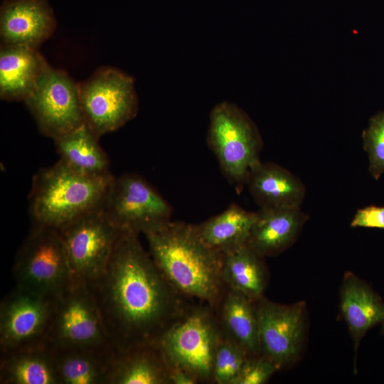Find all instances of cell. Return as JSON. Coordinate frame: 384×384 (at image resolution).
<instances>
[{
	"mask_svg": "<svg viewBox=\"0 0 384 384\" xmlns=\"http://www.w3.org/2000/svg\"><path fill=\"white\" fill-rule=\"evenodd\" d=\"M98 137L84 122L54 139L60 160L74 170L92 176L110 174L109 160L100 146Z\"/></svg>",
	"mask_w": 384,
	"mask_h": 384,
	"instance_id": "obj_24",
	"label": "cell"
},
{
	"mask_svg": "<svg viewBox=\"0 0 384 384\" xmlns=\"http://www.w3.org/2000/svg\"><path fill=\"white\" fill-rule=\"evenodd\" d=\"M1 384H60L53 351L45 344L1 354Z\"/></svg>",
	"mask_w": 384,
	"mask_h": 384,
	"instance_id": "obj_21",
	"label": "cell"
},
{
	"mask_svg": "<svg viewBox=\"0 0 384 384\" xmlns=\"http://www.w3.org/2000/svg\"><path fill=\"white\" fill-rule=\"evenodd\" d=\"M255 303L261 354L269 358L278 370L291 364L299 356L303 343L305 303L282 305L264 297Z\"/></svg>",
	"mask_w": 384,
	"mask_h": 384,
	"instance_id": "obj_13",
	"label": "cell"
},
{
	"mask_svg": "<svg viewBox=\"0 0 384 384\" xmlns=\"http://www.w3.org/2000/svg\"><path fill=\"white\" fill-rule=\"evenodd\" d=\"M351 226L384 230V207L368 206L358 208L351 222Z\"/></svg>",
	"mask_w": 384,
	"mask_h": 384,
	"instance_id": "obj_29",
	"label": "cell"
},
{
	"mask_svg": "<svg viewBox=\"0 0 384 384\" xmlns=\"http://www.w3.org/2000/svg\"><path fill=\"white\" fill-rule=\"evenodd\" d=\"M47 64L36 49L2 44L0 50V96L25 100Z\"/></svg>",
	"mask_w": 384,
	"mask_h": 384,
	"instance_id": "obj_20",
	"label": "cell"
},
{
	"mask_svg": "<svg viewBox=\"0 0 384 384\" xmlns=\"http://www.w3.org/2000/svg\"><path fill=\"white\" fill-rule=\"evenodd\" d=\"M307 218L301 206L260 208L246 245L262 257L277 255L294 243Z\"/></svg>",
	"mask_w": 384,
	"mask_h": 384,
	"instance_id": "obj_15",
	"label": "cell"
},
{
	"mask_svg": "<svg viewBox=\"0 0 384 384\" xmlns=\"http://www.w3.org/2000/svg\"><path fill=\"white\" fill-rule=\"evenodd\" d=\"M112 174L92 176L78 172L62 160L39 170L29 196L34 226L61 230L102 206Z\"/></svg>",
	"mask_w": 384,
	"mask_h": 384,
	"instance_id": "obj_3",
	"label": "cell"
},
{
	"mask_svg": "<svg viewBox=\"0 0 384 384\" xmlns=\"http://www.w3.org/2000/svg\"><path fill=\"white\" fill-rule=\"evenodd\" d=\"M79 93L84 121L98 137L120 128L138 111L134 79L114 68L98 69L79 84Z\"/></svg>",
	"mask_w": 384,
	"mask_h": 384,
	"instance_id": "obj_9",
	"label": "cell"
},
{
	"mask_svg": "<svg viewBox=\"0 0 384 384\" xmlns=\"http://www.w3.org/2000/svg\"><path fill=\"white\" fill-rule=\"evenodd\" d=\"M255 215L256 212L232 204L193 228L205 245L223 255L246 244Z\"/></svg>",
	"mask_w": 384,
	"mask_h": 384,
	"instance_id": "obj_23",
	"label": "cell"
},
{
	"mask_svg": "<svg viewBox=\"0 0 384 384\" xmlns=\"http://www.w3.org/2000/svg\"><path fill=\"white\" fill-rule=\"evenodd\" d=\"M122 231L102 207L60 230L72 284H89L102 275Z\"/></svg>",
	"mask_w": 384,
	"mask_h": 384,
	"instance_id": "obj_8",
	"label": "cell"
},
{
	"mask_svg": "<svg viewBox=\"0 0 384 384\" xmlns=\"http://www.w3.org/2000/svg\"><path fill=\"white\" fill-rule=\"evenodd\" d=\"M102 210L122 230L145 234L171 220L169 203L146 181L136 174L114 177Z\"/></svg>",
	"mask_w": 384,
	"mask_h": 384,
	"instance_id": "obj_10",
	"label": "cell"
},
{
	"mask_svg": "<svg viewBox=\"0 0 384 384\" xmlns=\"http://www.w3.org/2000/svg\"><path fill=\"white\" fill-rule=\"evenodd\" d=\"M262 258L246 244L223 254L221 277L225 286L253 302L264 297L267 277Z\"/></svg>",
	"mask_w": 384,
	"mask_h": 384,
	"instance_id": "obj_25",
	"label": "cell"
},
{
	"mask_svg": "<svg viewBox=\"0 0 384 384\" xmlns=\"http://www.w3.org/2000/svg\"><path fill=\"white\" fill-rule=\"evenodd\" d=\"M24 101L41 132L53 139L85 122L79 84L65 71L53 68L48 63Z\"/></svg>",
	"mask_w": 384,
	"mask_h": 384,
	"instance_id": "obj_11",
	"label": "cell"
},
{
	"mask_svg": "<svg viewBox=\"0 0 384 384\" xmlns=\"http://www.w3.org/2000/svg\"><path fill=\"white\" fill-rule=\"evenodd\" d=\"M221 334L215 309L193 302L155 345L169 368L188 371L198 383H213L214 356Z\"/></svg>",
	"mask_w": 384,
	"mask_h": 384,
	"instance_id": "obj_4",
	"label": "cell"
},
{
	"mask_svg": "<svg viewBox=\"0 0 384 384\" xmlns=\"http://www.w3.org/2000/svg\"><path fill=\"white\" fill-rule=\"evenodd\" d=\"M170 384H196L197 379L188 371L176 368H169Z\"/></svg>",
	"mask_w": 384,
	"mask_h": 384,
	"instance_id": "obj_30",
	"label": "cell"
},
{
	"mask_svg": "<svg viewBox=\"0 0 384 384\" xmlns=\"http://www.w3.org/2000/svg\"><path fill=\"white\" fill-rule=\"evenodd\" d=\"M222 333L249 356L261 354L259 321L255 302L226 287L215 309Z\"/></svg>",
	"mask_w": 384,
	"mask_h": 384,
	"instance_id": "obj_18",
	"label": "cell"
},
{
	"mask_svg": "<svg viewBox=\"0 0 384 384\" xmlns=\"http://www.w3.org/2000/svg\"><path fill=\"white\" fill-rule=\"evenodd\" d=\"M207 142L222 173L240 192L251 168L260 161L262 139L256 124L237 105L223 101L210 112Z\"/></svg>",
	"mask_w": 384,
	"mask_h": 384,
	"instance_id": "obj_5",
	"label": "cell"
},
{
	"mask_svg": "<svg viewBox=\"0 0 384 384\" xmlns=\"http://www.w3.org/2000/svg\"><path fill=\"white\" fill-rule=\"evenodd\" d=\"M382 324H383V325H382V329H381V330H382V334H384V320H383V321L382 322Z\"/></svg>",
	"mask_w": 384,
	"mask_h": 384,
	"instance_id": "obj_31",
	"label": "cell"
},
{
	"mask_svg": "<svg viewBox=\"0 0 384 384\" xmlns=\"http://www.w3.org/2000/svg\"><path fill=\"white\" fill-rule=\"evenodd\" d=\"M112 348L155 344L193 302L165 279L139 234L123 230L101 276L87 284Z\"/></svg>",
	"mask_w": 384,
	"mask_h": 384,
	"instance_id": "obj_1",
	"label": "cell"
},
{
	"mask_svg": "<svg viewBox=\"0 0 384 384\" xmlns=\"http://www.w3.org/2000/svg\"><path fill=\"white\" fill-rule=\"evenodd\" d=\"M149 254L168 282L191 302L215 309L225 292L223 255L205 245L193 225L169 221L144 234Z\"/></svg>",
	"mask_w": 384,
	"mask_h": 384,
	"instance_id": "obj_2",
	"label": "cell"
},
{
	"mask_svg": "<svg viewBox=\"0 0 384 384\" xmlns=\"http://www.w3.org/2000/svg\"><path fill=\"white\" fill-rule=\"evenodd\" d=\"M114 351L112 346L53 351L60 384H108Z\"/></svg>",
	"mask_w": 384,
	"mask_h": 384,
	"instance_id": "obj_22",
	"label": "cell"
},
{
	"mask_svg": "<svg viewBox=\"0 0 384 384\" xmlns=\"http://www.w3.org/2000/svg\"><path fill=\"white\" fill-rule=\"evenodd\" d=\"M44 344L53 351L112 346L87 284H71L55 299Z\"/></svg>",
	"mask_w": 384,
	"mask_h": 384,
	"instance_id": "obj_7",
	"label": "cell"
},
{
	"mask_svg": "<svg viewBox=\"0 0 384 384\" xmlns=\"http://www.w3.org/2000/svg\"><path fill=\"white\" fill-rule=\"evenodd\" d=\"M340 309L354 343L355 360L366 332L384 320V303L363 281L351 272L345 274Z\"/></svg>",
	"mask_w": 384,
	"mask_h": 384,
	"instance_id": "obj_17",
	"label": "cell"
},
{
	"mask_svg": "<svg viewBox=\"0 0 384 384\" xmlns=\"http://www.w3.org/2000/svg\"><path fill=\"white\" fill-rule=\"evenodd\" d=\"M55 299L15 285L0 304V352L44 344Z\"/></svg>",
	"mask_w": 384,
	"mask_h": 384,
	"instance_id": "obj_12",
	"label": "cell"
},
{
	"mask_svg": "<svg viewBox=\"0 0 384 384\" xmlns=\"http://www.w3.org/2000/svg\"><path fill=\"white\" fill-rule=\"evenodd\" d=\"M277 370V367L262 354L249 356L234 384H263L267 383Z\"/></svg>",
	"mask_w": 384,
	"mask_h": 384,
	"instance_id": "obj_28",
	"label": "cell"
},
{
	"mask_svg": "<svg viewBox=\"0 0 384 384\" xmlns=\"http://www.w3.org/2000/svg\"><path fill=\"white\" fill-rule=\"evenodd\" d=\"M246 184L260 208L301 206L306 195L299 178L272 162L259 161L254 164Z\"/></svg>",
	"mask_w": 384,
	"mask_h": 384,
	"instance_id": "obj_16",
	"label": "cell"
},
{
	"mask_svg": "<svg viewBox=\"0 0 384 384\" xmlns=\"http://www.w3.org/2000/svg\"><path fill=\"white\" fill-rule=\"evenodd\" d=\"M169 370L155 344L137 346L114 351L108 384H170Z\"/></svg>",
	"mask_w": 384,
	"mask_h": 384,
	"instance_id": "obj_19",
	"label": "cell"
},
{
	"mask_svg": "<svg viewBox=\"0 0 384 384\" xmlns=\"http://www.w3.org/2000/svg\"><path fill=\"white\" fill-rule=\"evenodd\" d=\"M369 171L378 180L384 172V111L373 116L362 134Z\"/></svg>",
	"mask_w": 384,
	"mask_h": 384,
	"instance_id": "obj_27",
	"label": "cell"
},
{
	"mask_svg": "<svg viewBox=\"0 0 384 384\" xmlns=\"http://www.w3.org/2000/svg\"><path fill=\"white\" fill-rule=\"evenodd\" d=\"M247 357L240 346L222 333L214 356L213 383L234 384Z\"/></svg>",
	"mask_w": 384,
	"mask_h": 384,
	"instance_id": "obj_26",
	"label": "cell"
},
{
	"mask_svg": "<svg viewBox=\"0 0 384 384\" xmlns=\"http://www.w3.org/2000/svg\"><path fill=\"white\" fill-rule=\"evenodd\" d=\"M16 285L53 299L70 284L60 230L34 226L18 250L13 267Z\"/></svg>",
	"mask_w": 384,
	"mask_h": 384,
	"instance_id": "obj_6",
	"label": "cell"
},
{
	"mask_svg": "<svg viewBox=\"0 0 384 384\" xmlns=\"http://www.w3.org/2000/svg\"><path fill=\"white\" fill-rule=\"evenodd\" d=\"M52 10L44 0H5L0 9L2 44L36 49L55 28Z\"/></svg>",
	"mask_w": 384,
	"mask_h": 384,
	"instance_id": "obj_14",
	"label": "cell"
}]
</instances>
